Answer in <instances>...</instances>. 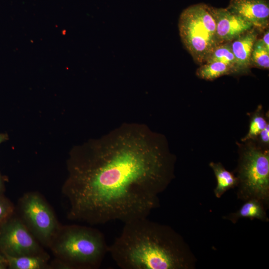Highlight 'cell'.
Masks as SVG:
<instances>
[{"mask_svg": "<svg viewBox=\"0 0 269 269\" xmlns=\"http://www.w3.org/2000/svg\"><path fill=\"white\" fill-rule=\"evenodd\" d=\"M181 41L194 61L201 65L218 45L216 23L210 5L192 4L183 10L178 21Z\"/></svg>", "mask_w": 269, "mask_h": 269, "instance_id": "4", "label": "cell"}, {"mask_svg": "<svg viewBox=\"0 0 269 269\" xmlns=\"http://www.w3.org/2000/svg\"><path fill=\"white\" fill-rule=\"evenodd\" d=\"M108 253L122 269H187L193 264L180 235L147 217L125 223Z\"/></svg>", "mask_w": 269, "mask_h": 269, "instance_id": "2", "label": "cell"}, {"mask_svg": "<svg viewBox=\"0 0 269 269\" xmlns=\"http://www.w3.org/2000/svg\"><path fill=\"white\" fill-rule=\"evenodd\" d=\"M209 166L217 179V184L214 189V193L217 197L220 198L227 190L237 185V177L226 170L221 163L211 162Z\"/></svg>", "mask_w": 269, "mask_h": 269, "instance_id": "11", "label": "cell"}, {"mask_svg": "<svg viewBox=\"0 0 269 269\" xmlns=\"http://www.w3.org/2000/svg\"><path fill=\"white\" fill-rule=\"evenodd\" d=\"M0 249L4 256L37 255L39 247L24 225L17 220L4 225L0 232Z\"/></svg>", "mask_w": 269, "mask_h": 269, "instance_id": "6", "label": "cell"}, {"mask_svg": "<svg viewBox=\"0 0 269 269\" xmlns=\"http://www.w3.org/2000/svg\"><path fill=\"white\" fill-rule=\"evenodd\" d=\"M215 61L222 62L228 65L232 68L233 74H236V61L232 50L231 42L217 45L208 56L205 63Z\"/></svg>", "mask_w": 269, "mask_h": 269, "instance_id": "15", "label": "cell"}, {"mask_svg": "<svg viewBox=\"0 0 269 269\" xmlns=\"http://www.w3.org/2000/svg\"><path fill=\"white\" fill-rule=\"evenodd\" d=\"M9 212L8 207L4 203L0 201V221L6 217Z\"/></svg>", "mask_w": 269, "mask_h": 269, "instance_id": "19", "label": "cell"}, {"mask_svg": "<svg viewBox=\"0 0 269 269\" xmlns=\"http://www.w3.org/2000/svg\"><path fill=\"white\" fill-rule=\"evenodd\" d=\"M5 265H7V260L5 257L0 255V269H4Z\"/></svg>", "mask_w": 269, "mask_h": 269, "instance_id": "21", "label": "cell"}, {"mask_svg": "<svg viewBox=\"0 0 269 269\" xmlns=\"http://www.w3.org/2000/svg\"><path fill=\"white\" fill-rule=\"evenodd\" d=\"M230 74H233L232 68L225 63L218 61L204 63L196 71V75L199 78L207 81H213Z\"/></svg>", "mask_w": 269, "mask_h": 269, "instance_id": "14", "label": "cell"}, {"mask_svg": "<svg viewBox=\"0 0 269 269\" xmlns=\"http://www.w3.org/2000/svg\"><path fill=\"white\" fill-rule=\"evenodd\" d=\"M251 64L261 69L269 68V50L264 45L261 38L255 41L251 56Z\"/></svg>", "mask_w": 269, "mask_h": 269, "instance_id": "17", "label": "cell"}, {"mask_svg": "<svg viewBox=\"0 0 269 269\" xmlns=\"http://www.w3.org/2000/svg\"><path fill=\"white\" fill-rule=\"evenodd\" d=\"M258 29L254 27L231 42L236 59V74H248L251 67V56L253 45L258 39Z\"/></svg>", "mask_w": 269, "mask_h": 269, "instance_id": "10", "label": "cell"}, {"mask_svg": "<svg viewBox=\"0 0 269 269\" xmlns=\"http://www.w3.org/2000/svg\"><path fill=\"white\" fill-rule=\"evenodd\" d=\"M23 215L30 226L44 240H48L56 228L54 216L44 201L37 195L29 194L22 200Z\"/></svg>", "mask_w": 269, "mask_h": 269, "instance_id": "7", "label": "cell"}, {"mask_svg": "<svg viewBox=\"0 0 269 269\" xmlns=\"http://www.w3.org/2000/svg\"><path fill=\"white\" fill-rule=\"evenodd\" d=\"M251 23L258 30L267 28L269 24L268 0H230L226 7Z\"/></svg>", "mask_w": 269, "mask_h": 269, "instance_id": "9", "label": "cell"}, {"mask_svg": "<svg viewBox=\"0 0 269 269\" xmlns=\"http://www.w3.org/2000/svg\"><path fill=\"white\" fill-rule=\"evenodd\" d=\"M210 9L215 21L216 37L219 44L231 42L254 28L251 23L226 8L210 6Z\"/></svg>", "mask_w": 269, "mask_h": 269, "instance_id": "8", "label": "cell"}, {"mask_svg": "<svg viewBox=\"0 0 269 269\" xmlns=\"http://www.w3.org/2000/svg\"><path fill=\"white\" fill-rule=\"evenodd\" d=\"M7 265L12 269H40L45 267V260L41 256L28 255L19 257L4 256Z\"/></svg>", "mask_w": 269, "mask_h": 269, "instance_id": "16", "label": "cell"}, {"mask_svg": "<svg viewBox=\"0 0 269 269\" xmlns=\"http://www.w3.org/2000/svg\"><path fill=\"white\" fill-rule=\"evenodd\" d=\"M240 218L257 219L262 221L268 219L263 203L255 199L247 200L236 212L229 215L228 219L236 222Z\"/></svg>", "mask_w": 269, "mask_h": 269, "instance_id": "12", "label": "cell"}, {"mask_svg": "<svg viewBox=\"0 0 269 269\" xmlns=\"http://www.w3.org/2000/svg\"><path fill=\"white\" fill-rule=\"evenodd\" d=\"M238 195L245 200L255 199L267 203L269 196V149L252 140L237 143Z\"/></svg>", "mask_w": 269, "mask_h": 269, "instance_id": "3", "label": "cell"}, {"mask_svg": "<svg viewBox=\"0 0 269 269\" xmlns=\"http://www.w3.org/2000/svg\"><path fill=\"white\" fill-rule=\"evenodd\" d=\"M257 144L264 148L269 147V123L260 132L255 140Z\"/></svg>", "mask_w": 269, "mask_h": 269, "instance_id": "18", "label": "cell"}, {"mask_svg": "<svg viewBox=\"0 0 269 269\" xmlns=\"http://www.w3.org/2000/svg\"><path fill=\"white\" fill-rule=\"evenodd\" d=\"M165 138L125 124L74 151L64 192L71 218L91 224L146 218L174 177Z\"/></svg>", "mask_w": 269, "mask_h": 269, "instance_id": "1", "label": "cell"}, {"mask_svg": "<svg viewBox=\"0 0 269 269\" xmlns=\"http://www.w3.org/2000/svg\"><path fill=\"white\" fill-rule=\"evenodd\" d=\"M248 115L250 119L249 130L241 139L242 142L255 140L260 132L269 123V112L265 113L261 105H258L256 110L248 114Z\"/></svg>", "mask_w": 269, "mask_h": 269, "instance_id": "13", "label": "cell"}, {"mask_svg": "<svg viewBox=\"0 0 269 269\" xmlns=\"http://www.w3.org/2000/svg\"><path fill=\"white\" fill-rule=\"evenodd\" d=\"M5 136L3 134H0V143L5 139Z\"/></svg>", "mask_w": 269, "mask_h": 269, "instance_id": "22", "label": "cell"}, {"mask_svg": "<svg viewBox=\"0 0 269 269\" xmlns=\"http://www.w3.org/2000/svg\"><path fill=\"white\" fill-rule=\"evenodd\" d=\"M55 251L73 265L96 268L108 253L109 246L99 231L74 226L66 230Z\"/></svg>", "mask_w": 269, "mask_h": 269, "instance_id": "5", "label": "cell"}, {"mask_svg": "<svg viewBox=\"0 0 269 269\" xmlns=\"http://www.w3.org/2000/svg\"><path fill=\"white\" fill-rule=\"evenodd\" d=\"M0 184H1V183H0Z\"/></svg>", "mask_w": 269, "mask_h": 269, "instance_id": "23", "label": "cell"}, {"mask_svg": "<svg viewBox=\"0 0 269 269\" xmlns=\"http://www.w3.org/2000/svg\"><path fill=\"white\" fill-rule=\"evenodd\" d=\"M266 48L269 50V30L267 29L261 38Z\"/></svg>", "mask_w": 269, "mask_h": 269, "instance_id": "20", "label": "cell"}]
</instances>
